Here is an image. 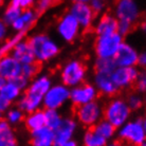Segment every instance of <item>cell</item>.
Listing matches in <instances>:
<instances>
[{
    "mask_svg": "<svg viewBox=\"0 0 146 146\" xmlns=\"http://www.w3.org/2000/svg\"><path fill=\"white\" fill-rule=\"evenodd\" d=\"M49 88L50 80L47 76H42L36 80L31 86L27 88L25 95L18 102V108L23 112H33L39 106Z\"/></svg>",
    "mask_w": 146,
    "mask_h": 146,
    "instance_id": "6da1fadb",
    "label": "cell"
},
{
    "mask_svg": "<svg viewBox=\"0 0 146 146\" xmlns=\"http://www.w3.org/2000/svg\"><path fill=\"white\" fill-rule=\"evenodd\" d=\"M130 114V107L123 100H110L103 108L104 119L115 127H120L126 122Z\"/></svg>",
    "mask_w": 146,
    "mask_h": 146,
    "instance_id": "7a4b0ae2",
    "label": "cell"
},
{
    "mask_svg": "<svg viewBox=\"0 0 146 146\" xmlns=\"http://www.w3.org/2000/svg\"><path fill=\"white\" fill-rule=\"evenodd\" d=\"M34 54L39 60H49L55 57L59 52L57 44L52 41L47 35L39 34L28 39Z\"/></svg>",
    "mask_w": 146,
    "mask_h": 146,
    "instance_id": "3957f363",
    "label": "cell"
},
{
    "mask_svg": "<svg viewBox=\"0 0 146 146\" xmlns=\"http://www.w3.org/2000/svg\"><path fill=\"white\" fill-rule=\"evenodd\" d=\"M146 139V132L142 121L130 122L120 132L119 141L120 144L127 145H142Z\"/></svg>",
    "mask_w": 146,
    "mask_h": 146,
    "instance_id": "277c9868",
    "label": "cell"
},
{
    "mask_svg": "<svg viewBox=\"0 0 146 146\" xmlns=\"http://www.w3.org/2000/svg\"><path fill=\"white\" fill-rule=\"evenodd\" d=\"M122 44L121 34L114 33L99 35L95 39L94 49L99 57H112L115 54L117 48Z\"/></svg>",
    "mask_w": 146,
    "mask_h": 146,
    "instance_id": "5b68a950",
    "label": "cell"
},
{
    "mask_svg": "<svg viewBox=\"0 0 146 146\" xmlns=\"http://www.w3.org/2000/svg\"><path fill=\"white\" fill-rule=\"evenodd\" d=\"M87 72V64L84 60H72L62 71V80L66 86H75L83 82Z\"/></svg>",
    "mask_w": 146,
    "mask_h": 146,
    "instance_id": "8992f818",
    "label": "cell"
},
{
    "mask_svg": "<svg viewBox=\"0 0 146 146\" xmlns=\"http://www.w3.org/2000/svg\"><path fill=\"white\" fill-rule=\"evenodd\" d=\"M72 112L83 125L91 126L99 120L101 109L98 103L91 101L82 105H73Z\"/></svg>",
    "mask_w": 146,
    "mask_h": 146,
    "instance_id": "52a82bcc",
    "label": "cell"
},
{
    "mask_svg": "<svg viewBox=\"0 0 146 146\" xmlns=\"http://www.w3.org/2000/svg\"><path fill=\"white\" fill-rule=\"evenodd\" d=\"M70 13L76 18L78 25L84 28L85 33L92 30V21L96 14L86 2H74Z\"/></svg>",
    "mask_w": 146,
    "mask_h": 146,
    "instance_id": "ba28073f",
    "label": "cell"
},
{
    "mask_svg": "<svg viewBox=\"0 0 146 146\" xmlns=\"http://www.w3.org/2000/svg\"><path fill=\"white\" fill-rule=\"evenodd\" d=\"M138 75H139L138 71L135 68H131V66L119 68L114 70L111 74L113 82L119 89H124V88L133 89V85Z\"/></svg>",
    "mask_w": 146,
    "mask_h": 146,
    "instance_id": "9c48e42d",
    "label": "cell"
},
{
    "mask_svg": "<svg viewBox=\"0 0 146 146\" xmlns=\"http://www.w3.org/2000/svg\"><path fill=\"white\" fill-rule=\"evenodd\" d=\"M22 65L12 54L0 57V76L4 80H11L21 74Z\"/></svg>",
    "mask_w": 146,
    "mask_h": 146,
    "instance_id": "30bf717a",
    "label": "cell"
},
{
    "mask_svg": "<svg viewBox=\"0 0 146 146\" xmlns=\"http://www.w3.org/2000/svg\"><path fill=\"white\" fill-rule=\"evenodd\" d=\"M70 96V92L64 86H55L48 90L44 95V107L47 109H56L60 107Z\"/></svg>",
    "mask_w": 146,
    "mask_h": 146,
    "instance_id": "8fae6325",
    "label": "cell"
},
{
    "mask_svg": "<svg viewBox=\"0 0 146 146\" xmlns=\"http://www.w3.org/2000/svg\"><path fill=\"white\" fill-rule=\"evenodd\" d=\"M113 59L120 67H130L138 62L139 56L138 53L131 46L127 44H121L117 48L115 54L113 55Z\"/></svg>",
    "mask_w": 146,
    "mask_h": 146,
    "instance_id": "7c38bea8",
    "label": "cell"
},
{
    "mask_svg": "<svg viewBox=\"0 0 146 146\" xmlns=\"http://www.w3.org/2000/svg\"><path fill=\"white\" fill-rule=\"evenodd\" d=\"M78 22L76 18L71 13L64 15L58 23V32L60 36L67 41H72L75 39L78 33Z\"/></svg>",
    "mask_w": 146,
    "mask_h": 146,
    "instance_id": "4fadbf2b",
    "label": "cell"
},
{
    "mask_svg": "<svg viewBox=\"0 0 146 146\" xmlns=\"http://www.w3.org/2000/svg\"><path fill=\"white\" fill-rule=\"evenodd\" d=\"M111 74L112 73L108 72H96L95 74V83L99 91L101 92V94L107 95L109 98L117 95L120 90L117 87V85L114 84Z\"/></svg>",
    "mask_w": 146,
    "mask_h": 146,
    "instance_id": "5bb4252c",
    "label": "cell"
},
{
    "mask_svg": "<svg viewBox=\"0 0 146 146\" xmlns=\"http://www.w3.org/2000/svg\"><path fill=\"white\" fill-rule=\"evenodd\" d=\"M117 15L120 20L135 23L139 17V9L133 0H117Z\"/></svg>",
    "mask_w": 146,
    "mask_h": 146,
    "instance_id": "9a60e30c",
    "label": "cell"
},
{
    "mask_svg": "<svg viewBox=\"0 0 146 146\" xmlns=\"http://www.w3.org/2000/svg\"><path fill=\"white\" fill-rule=\"evenodd\" d=\"M75 130V123L70 119L60 120L58 126L54 129V145H66Z\"/></svg>",
    "mask_w": 146,
    "mask_h": 146,
    "instance_id": "2e32d148",
    "label": "cell"
},
{
    "mask_svg": "<svg viewBox=\"0 0 146 146\" xmlns=\"http://www.w3.org/2000/svg\"><path fill=\"white\" fill-rule=\"evenodd\" d=\"M96 96V90L89 84H83L82 86L74 88L70 93V98L73 105H82L91 102Z\"/></svg>",
    "mask_w": 146,
    "mask_h": 146,
    "instance_id": "e0dca14e",
    "label": "cell"
},
{
    "mask_svg": "<svg viewBox=\"0 0 146 146\" xmlns=\"http://www.w3.org/2000/svg\"><path fill=\"white\" fill-rule=\"evenodd\" d=\"M12 55L21 65L30 64V62H34L35 59H37L28 40H26V41H19V42L15 44L13 50H12Z\"/></svg>",
    "mask_w": 146,
    "mask_h": 146,
    "instance_id": "ac0fdd59",
    "label": "cell"
},
{
    "mask_svg": "<svg viewBox=\"0 0 146 146\" xmlns=\"http://www.w3.org/2000/svg\"><path fill=\"white\" fill-rule=\"evenodd\" d=\"M32 145L48 146L54 144V130L46 125L44 127L38 128L32 131V138L30 140Z\"/></svg>",
    "mask_w": 146,
    "mask_h": 146,
    "instance_id": "d6986e66",
    "label": "cell"
},
{
    "mask_svg": "<svg viewBox=\"0 0 146 146\" xmlns=\"http://www.w3.org/2000/svg\"><path fill=\"white\" fill-rule=\"evenodd\" d=\"M119 21L110 14H104L100 19L96 28H94V32L98 35H105L117 32Z\"/></svg>",
    "mask_w": 146,
    "mask_h": 146,
    "instance_id": "ffe728a7",
    "label": "cell"
},
{
    "mask_svg": "<svg viewBox=\"0 0 146 146\" xmlns=\"http://www.w3.org/2000/svg\"><path fill=\"white\" fill-rule=\"evenodd\" d=\"M17 144V139L7 120H0V146H14Z\"/></svg>",
    "mask_w": 146,
    "mask_h": 146,
    "instance_id": "44dd1931",
    "label": "cell"
},
{
    "mask_svg": "<svg viewBox=\"0 0 146 146\" xmlns=\"http://www.w3.org/2000/svg\"><path fill=\"white\" fill-rule=\"evenodd\" d=\"M25 126L30 132L36 130L38 128L46 126V113L44 111L38 110L25 117Z\"/></svg>",
    "mask_w": 146,
    "mask_h": 146,
    "instance_id": "7402d4cb",
    "label": "cell"
},
{
    "mask_svg": "<svg viewBox=\"0 0 146 146\" xmlns=\"http://www.w3.org/2000/svg\"><path fill=\"white\" fill-rule=\"evenodd\" d=\"M20 88L15 84L12 80H7L5 84L2 86V88L0 89V94L4 96L7 100H9L10 102H13L19 96L20 93Z\"/></svg>",
    "mask_w": 146,
    "mask_h": 146,
    "instance_id": "603a6c76",
    "label": "cell"
},
{
    "mask_svg": "<svg viewBox=\"0 0 146 146\" xmlns=\"http://www.w3.org/2000/svg\"><path fill=\"white\" fill-rule=\"evenodd\" d=\"M42 68V62L39 59H35L34 62L30 64H25L21 67V75L25 76L27 80H29L31 78H34L37 74L40 72Z\"/></svg>",
    "mask_w": 146,
    "mask_h": 146,
    "instance_id": "cb8c5ba5",
    "label": "cell"
},
{
    "mask_svg": "<svg viewBox=\"0 0 146 146\" xmlns=\"http://www.w3.org/2000/svg\"><path fill=\"white\" fill-rule=\"evenodd\" d=\"M90 127L94 130L96 133H99L100 135H102L103 138H105V139H109L111 138L113 135H114V132H115V126H113L112 124H110L108 121H102V122H100L99 124H93L91 125Z\"/></svg>",
    "mask_w": 146,
    "mask_h": 146,
    "instance_id": "d4e9b609",
    "label": "cell"
},
{
    "mask_svg": "<svg viewBox=\"0 0 146 146\" xmlns=\"http://www.w3.org/2000/svg\"><path fill=\"white\" fill-rule=\"evenodd\" d=\"M32 19H33V13L30 10H25L18 18L12 23V27H13V29L18 32L22 30L29 29Z\"/></svg>",
    "mask_w": 146,
    "mask_h": 146,
    "instance_id": "484cf974",
    "label": "cell"
},
{
    "mask_svg": "<svg viewBox=\"0 0 146 146\" xmlns=\"http://www.w3.org/2000/svg\"><path fill=\"white\" fill-rule=\"evenodd\" d=\"M117 64L112 57H100L95 62L94 70L96 72H108L112 73L115 70Z\"/></svg>",
    "mask_w": 146,
    "mask_h": 146,
    "instance_id": "4316f807",
    "label": "cell"
},
{
    "mask_svg": "<svg viewBox=\"0 0 146 146\" xmlns=\"http://www.w3.org/2000/svg\"><path fill=\"white\" fill-rule=\"evenodd\" d=\"M84 144L88 146H100V145H105L106 144V139L103 138L102 135L92 129L91 127L88 128V130L85 133L84 137Z\"/></svg>",
    "mask_w": 146,
    "mask_h": 146,
    "instance_id": "83f0119b",
    "label": "cell"
},
{
    "mask_svg": "<svg viewBox=\"0 0 146 146\" xmlns=\"http://www.w3.org/2000/svg\"><path fill=\"white\" fill-rule=\"evenodd\" d=\"M22 10L18 7H15L13 4L10 3V5L5 9V11L3 12V16L2 19L4 20V22L7 23V26H12V23L18 18L19 16L21 15Z\"/></svg>",
    "mask_w": 146,
    "mask_h": 146,
    "instance_id": "f1b7e54d",
    "label": "cell"
},
{
    "mask_svg": "<svg viewBox=\"0 0 146 146\" xmlns=\"http://www.w3.org/2000/svg\"><path fill=\"white\" fill-rule=\"evenodd\" d=\"M44 113H46V125L49 128L54 130L60 122V117H59L58 113L55 111V109H47L44 111Z\"/></svg>",
    "mask_w": 146,
    "mask_h": 146,
    "instance_id": "f546056e",
    "label": "cell"
},
{
    "mask_svg": "<svg viewBox=\"0 0 146 146\" xmlns=\"http://www.w3.org/2000/svg\"><path fill=\"white\" fill-rule=\"evenodd\" d=\"M25 114L21 109H10L7 110V115H5V120L10 123L11 125L18 124L22 121H25Z\"/></svg>",
    "mask_w": 146,
    "mask_h": 146,
    "instance_id": "4dcf8cb0",
    "label": "cell"
},
{
    "mask_svg": "<svg viewBox=\"0 0 146 146\" xmlns=\"http://www.w3.org/2000/svg\"><path fill=\"white\" fill-rule=\"evenodd\" d=\"M135 26L133 22L125 21V20H120L119 26H117V31L120 32L121 35H127L128 33L132 32L135 30Z\"/></svg>",
    "mask_w": 146,
    "mask_h": 146,
    "instance_id": "1f68e13d",
    "label": "cell"
},
{
    "mask_svg": "<svg viewBox=\"0 0 146 146\" xmlns=\"http://www.w3.org/2000/svg\"><path fill=\"white\" fill-rule=\"evenodd\" d=\"M62 1V0H39L38 5H37V12L40 13V12L46 11V10L49 9V7L59 4Z\"/></svg>",
    "mask_w": 146,
    "mask_h": 146,
    "instance_id": "d6a6232c",
    "label": "cell"
},
{
    "mask_svg": "<svg viewBox=\"0 0 146 146\" xmlns=\"http://www.w3.org/2000/svg\"><path fill=\"white\" fill-rule=\"evenodd\" d=\"M132 90H139V91H146V74L139 73V75L135 80V83L133 85Z\"/></svg>",
    "mask_w": 146,
    "mask_h": 146,
    "instance_id": "836d02e7",
    "label": "cell"
},
{
    "mask_svg": "<svg viewBox=\"0 0 146 146\" xmlns=\"http://www.w3.org/2000/svg\"><path fill=\"white\" fill-rule=\"evenodd\" d=\"M127 103H128V106L130 107V109H139V108L142 107V100L140 99L137 94L129 95Z\"/></svg>",
    "mask_w": 146,
    "mask_h": 146,
    "instance_id": "e575fe53",
    "label": "cell"
},
{
    "mask_svg": "<svg viewBox=\"0 0 146 146\" xmlns=\"http://www.w3.org/2000/svg\"><path fill=\"white\" fill-rule=\"evenodd\" d=\"M34 0H11V4L20 7L21 10H28L33 4Z\"/></svg>",
    "mask_w": 146,
    "mask_h": 146,
    "instance_id": "d590c367",
    "label": "cell"
},
{
    "mask_svg": "<svg viewBox=\"0 0 146 146\" xmlns=\"http://www.w3.org/2000/svg\"><path fill=\"white\" fill-rule=\"evenodd\" d=\"M7 36V25L2 18H0V41H2Z\"/></svg>",
    "mask_w": 146,
    "mask_h": 146,
    "instance_id": "8d00e7d4",
    "label": "cell"
},
{
    "mask_svg": "<svg viewBox=\"0 0 146 146\" xmlns=\"http://www.w3.org/2000/svg\"><path fill=\"white\" fill-rule=\"evenodd\" d=\"M11 103L12 102H10L9 100H7L4 96H2V95L0 94V111H1L2 113L7 111V110L10 109Z\"/></svg>",
    "mask_w": 146,
    "mask_h": 146,
    "instance_id": "74e56055",
    "label": "cell"
},
{
    "mask_svg": "<svg viewBox=\"0 0 146 146\" xmlns=\"http://www.w3.org/2000/svg\"><path fill=\"white\" fill-rule=\"evenodd\" d=\"M92 10L94 11L95 14H98L103 7H104V2L103 0H91V5Z\"/></svg>",
    "mask_w": 146,
    "mask_h": 146,
    "instance_id": "f35d334b",
    "label": "cell"
},
{
    "mask_svg": "<svg viewBox=\"0 0 146 146\" xmlns=\"http://www.w3.org/2000/svg\"><path fill=\"white\" fill-rule=\"evenodd\" d=\"M138 62L139 65H141L142 67H146V52L142 53V54L139 56V59H138Z\"/></svg>",
    "mask_w": 146,
    "mask_h": 146,
    "instance_id": "ab89813d",
    "label": "cell"
},
{
    "mask_svg": "<svg viewBox=\"0 0 146 146\" xmlns=\"http://www.w3.org/2000/svg\"><path fill=\"white\" fill-rule=\"evenodd\" d=\"M141 27H142V29L146 32V16L144 17V19L142 20V22H141Z\"/></svg>",
    "mask_w": 146,
    "mask_h": 146,
    "instance_id": "60d3db41",
    "label": "cell"
},
{
    "mask_svg": "<svg viewBox=\"0 0 146 146\" xmlns=\"http://www.w3.org/2000/svg\"><path fill=\"white\" fill-rule=\"evenodd\" d=\"M5 82H7V80H4L2 76H0V89H1V88H2V86L5 84Z\"/></svg>",
    "mask_w": 146,
    "mask_h": 146,
    "instance_id": "b9f144b4",
    "label": "cell"
},
{
    "mask_svg": "<svg viewBox=\"0 0 146 146\" xmlns=\"http://www.w3.org/2000/svg\"><path fill=\"white\" fill-rule=\"evenodd\" d=\"M73 2H87L89 0H72Z\"/></svg>",
    "mask_w": 146,
    "mask_h": 146,
    "instance_id": "7bdbcfd3",
    "label": "cell"
},
{
    "mask_svg": "<svg viewBox=\"0 0 146 146\" xmlns=\"http://www.w3.org/2000/svg\"><path fill=\"white\" fill-rule=\"evenodd\" d=\"M143 126H144V129H145V132H146V115L144 117V120H143Z\"/></svg>",
    "mask_w": 146,
    "mask_h": 146,
    "instance_id": "ee69618b",
    "label": "cell"
},
{
    "mask_svg": "<svg viewBox=\"0 0 146 146\" xmlns=\"http://www.w3.org/2000/svg\"><path fill=\"white\" fill-rule=\"evenodd\" d=\"M3 2H4V0H0V7L3 5Z\"/></svg>",
    "mask_w": 146,
    "mask_h": 146,
    "instance_id": "f6af8a7d",
    "label": "cell"
},
{
    "mask_svg": "<svg viewBox=\"0 0 146 146\" xmlns=\"http://www.w3.org/2000/svg\"><path fill=\"white\" fill-rule=\"evenodd\" d=\"M1 119H3V117H2V112L0 111V120H1Z\"/></svg>",
    "mask_w": 146,
    "mask_h": 146,
    "instance_id": "bcb514c9",
    "label": "cell"
}]
</instances>
